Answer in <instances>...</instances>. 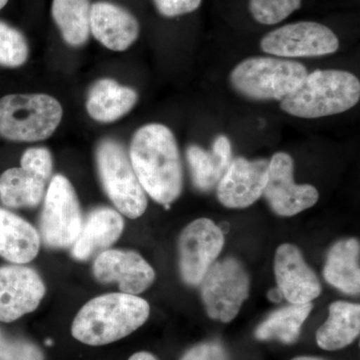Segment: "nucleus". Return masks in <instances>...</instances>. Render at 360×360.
Listing matches in <instances>:
<instances>
[{"label":"nucleus","mask_w":360,"mask_h":360,"mask_svg":"<svg viewBox=\"0 0 360 360\" xmlns=\"http://www.w3.org/2000/svg\"><path fill=\"white\" fill-rule=\"evenodd\" d=\"M129 160L142 188L153 200L167 205L179 198L184 186L181 160L174 132L160 123L137 129Z\"/></svg>","instance_id":"f257e3e1"},{"label":"nucleus","mask_w":360,"mask_h":360,"mask_svg":"<svg viewBox=\"0 0 360 360\" xmlns=\"http://www.w3.org/2000/svg\"><path fill=\"white\" fill-rule=\"evenodd\" d=\"M149 314L148 302L139 296L122 292L97 296L78 311L71 333L91 347L110 345L143 326Z\"/></svg>","instance_id":"f03ea898"},{"label":"nucleus","mask_w":360,"mask_h":360,"mask_svg":"<svg viewBox=\"0 0 360 360\" xmlns=\"http://www.w3.org/2000/svg\"><path fill=\"white\" fill-rule=\"evenodd\" d=\"M360 99V82L347 70H324L307 73L297 89L281 101L283 112L314 120L352 110Z\"/></svg>","instance_id":"7ed1b4c3"},{"label":"nucleus","mask_w":360,"mask_h":360,"mask_svg":"<svg viewBox=\"0 0 360 360\" xmlns=\"http://www.w3.org/2000/svg\"><path fill=\"white\" fill-rule=\"evenodd\" d=\"M63 115V106L49 94H8L0 98V136L11 141H45Z\"/></svg>","instance_id":"20e7f679"},{"label":"nucleus","mask_w":360,"mask_h":360,"mask_svg":"<svg viewBox=\"0 0 360 360\" xmlns=\"http://www.w3.org/2000/svg\"><path fill=\"white\" fill-rule=\"evenodd\" d=\"M298 61L255 56L239 63L231 73L232 87L252 101H283L297 89L307 75Z\"/></svg>","instance_id":"39448f33"},{"label":"nucleus","mask_w":360,"mask_h":360,"mask_svg":"<svg viewBox=\"0 0 360 360\" xmlns=\"http://www.w3.org/2000/svg\"><path fill=\"white\" fill-rule=\"evenodd\" d=\"M96 165L104 191L120 214L132 219L141 217L148 207V198L122 144L103 139L97 146Z\"/></svg>","instance_id":"423d86ee"},{"label":"nucleus","mask_w":360,"mask_h":360,"mask_svg":"<svg viewBox=\"0 0 360 360\" xmlns=\"http://www.w3.org/2000/svg\"><path fill=\"white\" fill-rule=\"evenodd\" d=\"M82 222L84 217L72 184L63 175H54L44 195L40 239L49 248H71L79 236Z\"/></svg>","instance_id":"0eeeda50"},{"label":"nucleus","mask_w":360,"mask_h":360,"mask_svg":"<svg viewBox=\"0 0 360 360\" xmlns=\"http://www.w3.org/2000/svg\"><path fill=\"white\" fill-rule=\"evenodd\" d=\"M200 284L208 316L225 323L236 319L250 295V276L236 258L214 262Z\"/></svg>","instance_id":"6e6552de"},{"label":"nucleus","mask_w":360,"mask_h":360,"mask_svg":"<svg viewBox=\"0 0 360 360\" xmlns=\"http://www.w3.org/2000/svg\"><path fill=\"white\" fill-rule=\"evenodd\" d=\"M260 49L276 58H319L338 51L340 40L326 25L300 21L266 33L260 41Z\"/></svg>","instance_id":"1a4fd4ad"},{"label":"nucleus","mask_w":360,"mask_h":360,"mask_svg":"<svg viewBox=\"0 0 360 360\" xmlns=\"http://www.w3.org/2000/svg\"><path fill=\"white\" fill-rule=\"evenodd\" d=\"M224 245V232L212 220L196 219L184 227L179 239V270L184 283L200 284Z\"/></svg>","instance_id":"9d476101"},{"label":"nucleus","mask_w":360,"mask_h":360,"mask_svg":"<svg viewBox=\"0 0 360 360\" xmlns=\"http://www.w3.org/2000/svg\"><path fill=\"white\" fill-rule=\"evenodd\" d=\"M293 160L285 153H277L269 163L265 200L281 217H293L312 207L319 201V191L310 184H296Z\"/></svg>","instance_id":"9b49d317"},{"label":"nucleus","mask_w":360,"mask_h":360,"mask_svg":"<svg viewBox=\"0 0 360 360\" xmlns=\"http://www.w3.org/2000/svg\"><path fill=\"white\" fill-rule=\"evenodd\" d=\"M45 292L37 270L18 264L0 267V321H15L34 311Z\"/></svg>","instance_id":"f8f14e48"},{"label":"nucleus","mask_w":360,"mask_h":360,"mask_svg":"<svg viewBox=\"0 0 360 360\" xmlns=\"http://www.w3.org/2000/svg\"><path fill=\"white\" fill-rule=\"evenodd\" d=\"M92 270L98 283H117L120 292L127 295H141L155 281V269L132 250H104L94 260Z\"/></svg>","instance_id":"ddd939ff"},{"label":"nucleus","mask_w":360,"mask_h":360,"mask_svg":"<svg viewBox=\"0 0 360 360\" xmlns=\"http://www.w3.org/2000/svg\"><path fill=\"white\" fill-rule=\"evenodd\" d=\"M269 161H250L243 158L231 160L217 184V198L225 207L245 208L264 194L269 174Z\"/></svg>","instance_id":"4468645a"},{"label":"nucleus","mask_w":360,"mask_h":360,"mask_svg":"<svg viewBox=\"0 0 360 360\" xmlns=\"http://www.w3.org/2000/svg\"><path fill=\"white\" fill-rule=\"evenodd\" d=\"M277 288L291 304L311 302L321 293V284L296 246L283 245L274 257Z\"/></svg>","instance_id":"2eb2a0df"},{"label":"nucleus","mask_w":360,"mask_h":360,"mask_svg":"<svg viewBox=\"0 0 360 360\" xmlns=\"http://www.w3.org/2000/svg\"><path fill=\"white\" fill-rule=\"evenodd\" d=\"M139 21L124 7L97 1L90 9V32L97 41L113 51H124L139 37Z\"/></svg>","instance_id":"dca6fc26"},{"label":"nucleus","mask_w":360,"mask_h":360,"mask_svg":"<svg viewBox=\"0 0 360 360\" xmlns=\"http://www.w3.org/2000/svg\"><path fill=\"white\" fill-rule=\"evenodd\" d=\"M124 220L110 207L91 210L82 222V231L71 246V255L77 260H87L94 253L110 248L122 236Z\"/></svg>","instance_id":"f3484780"},{"label":"nucleus","mask_w":360,"mask_h":360,"mask_svg":"<svg viewBox=\"0 0 360 360\" xmlns=\"http://www.w3.org/2000/svg\"><path fill=\"white\" fill-rule=\"evenodd\" d=\"M40 241L30 222L0 207V257L11 264H28L39 255Z\"/></svg>","instance_id":"a211bd4d"},{"label":"nucleus","mask_w":360,"mask_h":360,"mask_svg":"<svg viewBox=\"0 0 360 360\" xmlns=\"http://www.w3.org/2000/svg\"><path fill=\"white\" fill-rule=\"evenodd\" d=\"M186 158L194 186L201 191H210L217 186L231 165V141L225 135H219L210 151L198 146H188Z\"/></svg>","instance_id":"6ab92c4d"},{"label":"nucleus","mask_w":360,"mask_h":360,"mask_svg":"<svg viewBox=\"0 0 360 360\" xmlns=\"http://www.w3.org/2000/svg\"><path fill=\"white\" fill-rule=\"evenodd\" d=\"M137 99L134 89L118 84L110 78H103L90 89L86 110L96 122H115L134 108Z\"/></svg>","instance_id":"aec40b11"},{"label":"nucleus","mask_w":360,"mask_h":360,"mask_svg":"<svg viewBox=\"0 0 360 360\" xmlns=\"http://www.w3.org/2000/svg\"><path fill=\"white\" fill-rule=\"evenodd\" d=\"M359 257L360 246L357 239L347 238L338 241L329 250L323 269L324 278L342 292L359 295Z\"/></svg>","instance_id":"412c9836"},{"label":"nucleus","mask_w":360,"mask_h":360,"mask_svg":"<svg viewBox=\"0 0 360 360\" xmlns=\"http://www.w3.org/2000/svg\"><path fill=\"white\" fill-rule=\"evenodd\" d=\"M360 333V307L347 302H336L329 307L328 321L316 333V342L324 350H340L348 347Z\"/></svg>","instance_id":"4be33fe9"},{"label":"nucleus","mask_w":360,"mask_h":360,"mask_svg":"<svg viewBox=\"0 0 360 360\" xmlns=\"http://www.w3.org/2000/svg\"><path fill=\"white\" fill-rule=\"evenodd\" d=\"M46 182L22 167L9 168L0 176V200L9 208H32L44 200Z\"/></svg>","instance_id":"5701e85b"},{"label":"nucleus","mask_w":360,"mask_h":360,"mask_svg":"<svg viewBox=\"0 0 360 360\" xmlns=\"http://www.w3.org/2000/svg\"><path fill=\"white\" fill-rule=\"evenodd\" d=\"M312 309L314 304L309 302L276 310L258 326L255 338L259 340H278L286 345L295 343Z\"/></svg>","instance_id":"b1692460"},{"label":"nucleus","mask_w":360,"mask_h":360,"mask_svg":"<svg viewBox=\"0 0 360 360\" xmlns=\"http://www.w3.org/2000/svg\"><path fill=\"white\" fill-rule=\"evenodd\" d=\"M90 9V0H52V18L70 46H82L89 40Z\"/></svg>","instance_id":"393cba45"},{"label":"nucleus","mask_w":360,"mask_h":360,"mask_svg":"<svg viewBox=\"0 0 360 360\" xmlns=\"http://www.w3.org/2000/svg\"><path fill=\"white\" fill-rule=\"evenodd\" d=\"M30 49L25 35L4 21H0V66L8 68L25 65Z\"/></svg>","instance_id":"a878e982"},{"label":"nucleus","mask_w":360,"mask_h":360,"mask_svg":"<svg viewBox=\"0 0 360 360\" xmlns=\"http://www.w3.org/2000/svg\"><path fill=\"white\" fill-rule=\"evenodd\" d=\"M302 0H250L251 15L260 25L281 22L300 8Z\"/></svg>","instance_id":"bb28decb"},{"label":"nucleus","mask_w":360,"mask_h":360,"mask_svg":"<svg viewBox=\"0 0 360 360\" xmlns=\"http://www.w3.org/2000/svg\"><path fill=\"white\" fill-rule=\"evenodd\" d=\"M37 345L27 340L11 338L0 330V360H44Z\"/></svg>","instance_id":"cd10ccee"},{"label":"nucleus","mask_w":360,"mask_h":360,"mask_svg":"<svg viewBox=\"0 0 360 360\" xmlns=\"http://www.w3.org/2000/svg\"><path fill=\"white\" fill-rule=\"evenodd\" d=\"M21 167L40 179L49 181L52 174V156L51 151L45 148L26 149L21 156Z\"/></svg>","instance_id":"c85d7f7f"},{"label":"nucleus","mask_w":360,"mask_h":360,"mask_svg":"<svg viewBox=\"0 0 360 360\" xmlns=\"http://www.w3.org/2000/svg\"><path fill=\"white\" fill-rule=\"evenodd\" d=\"M155 8L165 18H172L193 13L202 0H153Z\"/></svg>","instance_id":"c756f323"},{"label":"nucleus","mask_w":360,"mask_h":360,"mask_svg":"<svg viewBox=\"0 0 360 360\" xmlns=\"http://www.w3.org/2000/svg\"><path fill=\"white\" fill-rule=\"evenodd\" d=\"M225 348L217 341L200 343L188 350L180 360H227Z\"/></svg>","instance_id":"7c9ffc66"},{"label":"nucleus","mask_w":360,"mask_h":360,"mask_svg":"<svg viewBox=\"0 0 360 360\" xmlns=\"http://www.w3.org/2000/svg\"><path fill=\"white\" fill-rule=\"evenodd\" d=\"M129 360H158L155 355L146 352H136Z\"/></svg>","instance_id":"2f4dec72"},{"label":"nucleus","mask_w":360,"mask_h":360,"mask_svg":"<svg viewBox=\"0 0 360 360\" xmlns=\"http://www.w3.org/2000/svg\"><path fill=\"white\" fill-rule=\"evenodd\" d=\"M269 298L272 302H281L283 300V295L278 288H274V290L269 291Z\"/></svg>","instance_id":"473e14b6"},{"label":"nucleus","mask_w":360,"mask_h":360,"mask_svg":"<svg viewBox=\"0 0 360 360\" xmlns=\"http://www.w3.org/2000/svg\"><path fill=\"white\" fill-rule=\"evenodd\" d=\"M291 360H324L322 359H319V357L314 356H298L295 357V359Z\"/></svg>","instance_id":"72a5a7b5"},{"label":"nucleus","mask_w":360,"mask_h":360,"mask_svg":"<svg viewBox=\"0 0 360 360\" xmlns=\"http://www.w3.org/2000/svg\"><path fill=\"white\" fill-rule=\"evenodd\" d=\"M7 2H8V0H0V11L6 6Z\"/></svg>","instance_id":"f704fd0d"},{"label":"nucleus","mask_w":360,"mask_h":360,"mask_svg":"<svg viewBox=\"0 0 360 360\" xmlns=\"http://www.w3.org/2000/svg\"><path fill=\"white\" fill-rule=\"evenodd\" d=\"M47 345H51L52 341L51 340H46Z\"/></svg>","instance_id":"c9c22d12"}]
</instances>
